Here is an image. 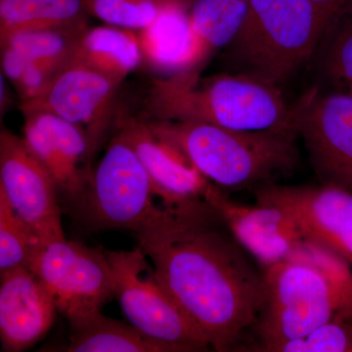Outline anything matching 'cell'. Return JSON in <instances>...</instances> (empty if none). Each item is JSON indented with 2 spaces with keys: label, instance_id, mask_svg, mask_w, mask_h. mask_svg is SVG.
Segmentation results:
<instances>
[{
  "label": "cell",
  "instance_id": "24",
  "mask_svg": "<svg viewBox=\"0 0 352 352\" xmlns=\"http://www.w3.org/2000/svg\"><path fill=\"white\" fill-rule=\"evenodd\" d=\"M43 249L36 234L16 214L0 191V273L19 267H31Z\"/></svg>",
  "mask_w": 352,
  "mask_h": 352
},
{
  "label": "cell",
  "instance_id": "8",
  "mask_svg": "<svg viewBox=\"0 0 352 352\" xmlns=\"http://www.w3.org/2000/svg\"><path fill=\"white\" fill-rule=\"evenodd\" d=\"M30 270L41 278L71 328L101 312L113 296L105 251L66 238L46 245Z\"/></svg>",
  "mask_w": 352,
  "mask_h": 352
},
{
  "label": "cell",
  "instance_id": "17",
  "mask_svg": "<svg viewBox=\"0 0 352 352\" xmlns=\"http://www.w3.org/2000/svg\"><path fill=\"white\" fill-rule=\"evenodd\" d=\"M138 32L142 59L168 76L198 69L206 60L190 25L189 9L178 2Z\"/></svg>",
  "mask_w": 352,
  "mask_h": 352
},
{
  "label": "cell",
  "instance_id": "25",
  "mask_svg": "<svg viewBox=\"0 0 352 352\" xmlns=\"http://www.w3.org/2000/svg\"><path fill=\"white\" fill-rule=\"evenodd\" d=\"M175 0H83L88 15L110 25L141 31ZM177 2V1H176Z\"/></svg>",
  "mask_w": 352,
  "mask_h": 352
},
{
  "label": "cell",
  "instance_id": "6",
  "mask_svg": "<svg viewBox=\"0 0 352 352\" xmlns=\"http://www.w3.org/2000/svg\"><path fill=\"white\" fill-rule=\"evenodd\" d=\"M147 170L131 144L119 132L111 139L100 163L91 173L82 201V217L92 230L127 229L136 238L173 230L190 217L208 208L159 207Z\"/></svg>",
  "mask_w": 352,
  "mask_h": 352
},
{
  "label": "cell",
  "instance_id": "3",
  "mask_svg": "<svg viewBox=\"0 0 352 352\" xmlns=\"http://www.w3.org/2000/svg\"><path fill=\"white\" fill-rule=\"evenodd\" d=\"M143 117L237 131H298L295 104L287 103L279 87L231 73L204 78L198 69L153 80Z\"/></svg>",
  "mask_w": 352,
  "mask_h": 352
},
{
  "label": "cell",
  "instance_id": "14",
  "mask_svg": "<svg viewBox=\"0 0 352 352\" xmlns=\"http://www.w3.org/2000/svg\"><path fill=\"white\" fill-rule=\"evenodd\" d=\"M205 200L238 244L265 268L293 256L307 240L295 217L275 204L258 201L254 206L241 205L214 184Z\"/></svg>",
  "mask_w": 352,
  "mask_h": 352
},
{
  "label": "cell",
  "instance_id": "1",
  "mask_svg": "<svg viewBox=\"0 0 352 352\" xmlns=\"http://www.w3.org/2000/svg\"><path fill=\"white\" fill-rule=\"evenodd\" d=\"M214 208L173 230L139 238L160 283L215 351H234L254 329L265 284L235 242L214 228Z\"/></svg>",
  "mask_w": 352,
  "mask_h": 352
},
{
  "label": "cell",
  "instance_id": "23",
  "mask_svg": "<svg viewBox=\"0 0 352 352\" xmlns=\"http://www.w3.org/2000/svg\"><path fill=\"white\" fill-rule=\"evenodd\" d=\"M87 29L88 25L21 32L0 41L1 45L19 51L30 62L65 64L71 59L78 38Z\"/></svg>",
  "mask_w": 352,
  "mask_h": 352
},
{
  "label": "cell",
  "instance_id": "21",
  "mask_svg": "<svg viewBox=\"0 0 352 352\" xmlns=\"http://www.w3.org/2000/svg\"><path fill=\"white\" fill-rule=\"evenodd\" d=\"M310 63L328 90L352 95V7L329 24Z\"/></svg>",
  "mask_w": 352,
  "mask_h": 352
},
{
  "label": "cell",
  "instance_id": "16",
  "mask_svg": "<svg viewBox=\"0 0 352 352\" xmlns=\"http://www.w3.org/2000/svg\"><path fill=\"white\" fill-rule=\"evenodd\" d=\"M0 275L2 351H23L52 327L56 305L41 278L30 268H15Z\"/></svg>",
  "mask_w": 352,
  "mask_h": 352
},
{
  "label": "cell",
  "instance_id": "30",
  "mask_svg": "<svg viewBox=\"0 0 352 352\" xmlns=\"http://www.w3.org/2000/svg\"><path fill=\"white\" fill-rule=\"evenodd\" d=\"M178 3L182 4L183 6L186 7V8L190 9V7L192 6V4L196 1V0H175Z\"/></svg>",
  "mask_w": 352,
  "mask_h": 352
},
{
  "label": "cell",
  "instance_id": "20",
  "mask_svg": "<svg viewBox=\"0 0 352 352\" xmlns=\"http://www.w3.org/2000/svg\"><path fill=\"white\" fill-rule=\"evenodd\" d=\"M69 352H173L171 347L151 339L134 326L113 320L101 312L72 328Z\"/></svg>",
  "mask_w": 352,
  "mask_h": 352
},
{
  "label": "cell",
  "instance_id": "15",
  "mask_svg": "<svg viewBox=\"0 0 352 352\" xmlns=\"http://www.w3.org/2000/svg\"><path fill=\"white\" fill-rule=\"evenodd\" d=\"M24 139L50 170L58 188L74 200L85 193L91 157L87 133L80 126L52 113H24Z\"/></svg>",
  "mask_w": 352,
  "mask_h": 352
},
{
  "label": "cell",
  "instance_id": "5",
  "mask_svg": "<svg viewBox=\"0 0 352 352\" xmlns=\"http://www.w3.org/2000/svg\"><path fill=\"white\" fill-rule=\"evenodd\" d=\"M240 31L226 47L228 72L279 87L310 63L332 22L310 0H249Z\"/></svg>",
  "mask_w": 352,
  "mask_h": 352
},
{
  "label": "cell",
  "instance_id": "18",
  "mask_svg": "<svg viewBox=\"0 0 352 352\" xmlns=\"http://www.w3.org/2000/svg\"><path fill=\"white\" fill-rule=\"evenodd\" d=\"M71 59L124 82L140 64L142 53L135 31L107 25L88 28Z\"/></svg>",
  "mask_w": 352,
  "mask_h": 352
},
{
  "label": "cell",
  "instance_id": "27",
  "mask_svg": "<svg viewBox=\"0 0 352 352\" xmlns=\"http://www.w3.org/2000/svg\"><path fill=\"white\" fill-rule=\"evenodd\" d=\"M65 64L30 62L24 75L15 87L22 99V103L34 100L43 94Z\"/></svg>",
  "mask_w": 352,
  "mask_h": 352
},
{
  "label": "cell",
  "instance_id": "22",
  "mask_svg": "<svg viewBox=\"0 0 352 352\" xmlns=\"http://www.w3.org/2000/svg\"><path fill=\"white\" fill-rule=\"evenodd\" d=\"M249 0H196L189 9L192 31L204 57L226 48L249 12Z\"/></svg>",
  "mask_w": 352,
  "mask_h": 352
},
{
  "label": "cell",
  "instance_id": "4",
  "mask_svg": "<svg viewBox=\"0 0 352 352\" xmlns=\"http://www.w3.org/2000/svg\"><path fill=\"white\" fill-rule=\"evenodd\" d=\"M147 120L160 138L219 188L256 189L291 175L300 161L296 131H237L203 122Z\"/></svg>",
  "mask_w": 352,
  "mask_h": 352
},
{
  "label": "cell",
  "instance_id": "2",
  "mask_svg": "<svg viewBox=\"0 0 352 352\" xmlns=\"http://www.w3.org/2000/svg\"><path fill=\"white\" fill-rule=\"evenodd\" d=\"M349 263L307 240L291 258L265 268V302L254 326L259 344L270 352L342 317L352 322V272Z\"/></svg>",
  "mask_w": 352,
  "mask_h": 352
},
{
  "label": "cell",
  "instance_id": "28",
  "mask_svg": "<svg viewBox=\"0 0 352 352\" xmlns=\"http://www.w3.org/2000/svg\"><path fill=\"white\" fill-rule=\"evenodd\" d=\"M30 61L19 51L8 45H1L2 74L17 85L20 82Z\"/></svg>",
  "mask_w": 352,
  "mask_h": 352
},
{
  "label": "cell",
  "instance_id": "9",
  "mask_svg": "<svg viewBox=\"0 0 352 352\" xmlns=\"http://www.w3.org/2000/svg\"><path fill=\"white\" fill-rule=\"evenodd\" d=\"M295 120L321 184L352 193V95L310 88L295 103Z\"/></svg>",
  "mask_w": 352,
  "mask_h": 352
},
{
  "label": "cell",
  "instance_id": "12",
  "mask_svg": "<svg viewBox=\"0 0 352 352\" xmlns=\"http://www.w3.org/2000/svg\"><path fill=\"white\" fill-rule=\"evenodd\" d=\"M256 200L288 210L307 240L352 264V193L333 185L288 186L276 182L252 190Z\"/></svg>",
  "mask_w": 352,
  "mask_h": 352
},
{
  "label": "cell",
  "instance_id": "13",
  "mask_svg": "<svg viewBox=\"0 0 352 352\" xmlns=\"http://www.w3.org/2000/svg\"><path fill=\"white\" fill-rule=\"evenodd\" d=\"M115 126L133 148L151 178L157 196L173 208H194L206 203L208 180L182 153L159 138L145 117H133L119 111Z\"/></svg>",
  "mask_w": 352,
  "mask_h": 352
},
{
  "label": "cell",
  "instance_id": "19",
  "mask_svg": "<svg viewBox=\"0 0 352 352\" xmlns=\"http://www.w3.org/2000/svg\"><path fill=\"white\" fill-rule=\"evenodd\" d=\"M83 0H0V41L11 34L87 27Z\"/></svg>",
  "mask_w": 352,
  "mask_h": 352
},
{
  "label": "cell",
  "instance_id": "26",
  "mask_svg": "<svg viewBox=\"0 0 352 352\" xmlns=\"http://www.w3.org/2000/svg\"><path fill=\"white\" fill-rule=\"evenodd\" d=\"M270 352H352V322L337 317L302 338L272 347Z\"/></svg>",
  "mask_w": 352,
  "mask_h": 352
},
{
  "label": "cell",
  "instance_id": "7",
  "mask_svg": "<svg viewBox=\"0 0 352 352\" xmlns=\"http://www.w3.org/2000/svg\"><path fill=\"white\" fill-rule=\"evenodd\" d=\"M112 271L113 296L141 333L173 352L210 351V344L166 293L140 247L105 251Z\"/></svg>",
  "mask_w": 352,
  "mask_h": 352
},
{
  "label": "cell",
  "instance_id": "11",
  "mask_svg": "<svg viewBox=\"0 0 352 352\" xmlns=\"http://www.w3.org/2000/svg\"><path fill=\"white\" fill-rule=\"evenodd\" d=\"M58 189L50 170L24 138L3 129L0 135V191L43 248L65 239Z\"/></svg>",
  "mask_w": 352,
  "mask_h": 352
},
{
  "label": "cell",
  "instance_id": "10",
  "mask_svg": "<svg viewBox=\"0 0 352 352\" xmlns=\"http://www.w3.org/2000/svg\"><path fill=\"white\" fill-rule=\"evenodd\" d=\"M122 80L69 59L48 87L34 100L23 102V113L45 112L80 126L87 133L91 155L112 120Z\"/></svg>",
  "mask_w": 352,
  "mask_h": 352
},
{
  "label": "cell",
  "instance_id": "29",
  "mask_svg": "<svg viewBox=\"0 0 352 352\" xmlns=\"http://www.w3.org/2000/svg\"><path fill=\"white\" fill-rule=\"evenodd\" d=\"M315 6L324 11L331 20L352 7V0H310Z\"/></svg>",
  "mask_w": 352,
  "mask_h": 352
}]
</instances>
